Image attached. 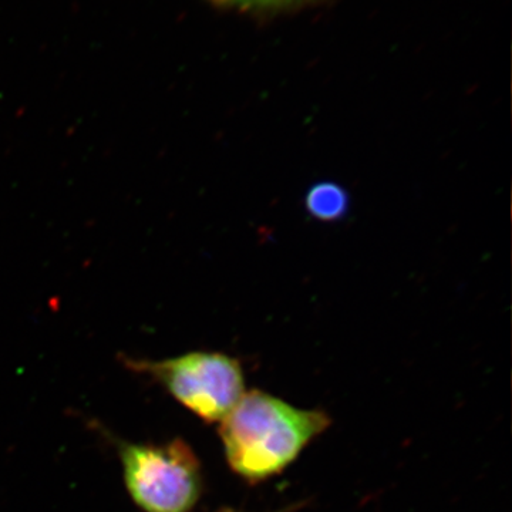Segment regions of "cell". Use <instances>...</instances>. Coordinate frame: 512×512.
Returning a JSON list of instances; mask_svg holds the SVG:
<instances>
[{
	"label": "cell",
	"instance_id": "cell-1",
	"mask_svg": "<svg viewBox=\"0 0 512 512\" xmlns=\"http://www.w3.org/2000/svg\"><path fill=\"white\" fill-rule=\"evenodd\" d=\"M329 424L325 412L252 390L221 421L220 437L231 470L254 484L281 474Z\"/></svg>",
	"mask_w": 512,
	"mask_h": 512
},
{
	"label": "cell",
	"instance_id": "cell-2",
	"mask_svg": "<svg viewBox=\"0 0 512 512\" xmlns=\"http://www.w3.org/2000/svg\"><path fill=\"white\" fill-rule=\"evenodd\" d=\"M116 444L124 483L134 504L144 512H190L200 501L204 477L197 454L184 440L167 443Z\"/></svg>",
	"mask_w": 512,
	"mask_h": 512
},
{
	"label": "cell",
	"instance_id": "cell-3",
	"mask_svg": "<svg viewBox=\"0 0 512 512\" xmlns=\"http://www.w3.org/2000/svg\"><path fill=\"white\" fill-rule=\"evenodd\" d=\"M123 365L150 377L207 423H221L247 393L241 363L221 352H190L164 360L123 357Z\"/></svg>",
	"mask_w": 512,
	"mask_h": 512
},
{
	"label": "cell",
	"instance_id": "cell-4",
	"mask_svg": "<svg viewBox=\"0 0 512 512\" xmlns=\"http://www.w3.org/2000/svg\"><path fill=\"white\" fill-rule=\"evenodd\" d=\"M350 195L335 181L313 184L305 195V210L313 220L333 224L342 221L350 211Z\"/></svg>",
	"mask_w": 512,
	"mask_h": 512
},
{
	"label": "cell",
	"instance_id": "cell-5",
	"mask_svg": "<svg viewBox=\"0 0 512 512\" xmlns=\"http://www.w3.org/2000/svg\"><path fill=\"white\" fill-rule=\"evenodd\" d=\"M224 2L244 6H275L284 5V3L293 2V0H224Z\"/></svg>",
	"mask_w": 512,
	"mask_h": 512
},
{
	"label": "cell",
	"instance_id": "cell-6",
	"mask_svg": "<svg viewBox=\"0 0 512 512\" xmlns=\"http://www.w3.org/2000/svg\"><path fill=\"white\" fill-rule=\"evenodd\" d=\"M218 512H244V511L232 510V508H224V510H221Z\"/></svg>",
	"mask_w": 512,
	"mask_h": 512
}]
</instances>
